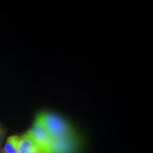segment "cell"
<instances>
[{
  "instance_id": "obj_1",
  "label": "cell",
  "mask_w": 153,
  "mask_h": 153,
  "mask_svg": "<svg viewBox=\"0 0 153 153\" xmlns=\"http://www.w3.org/2000/svg\"><path fill=\"white\" fill-rule=\"evenodd\" d=\"M36 120L45 128L53 142L64 140L74 136L70 123L64 118L53 113H40L36 116Z\"/></svg>"
},
{
  "instance_id": "obj_3",
  "label": "cell",
  "mask_w": 153,
  "mask_h": 153,
  "mask_svg": "<svg viewBox=\"0 0 153 153\" xmlns=\"http://www.w3.org/2000/svg\"><path fill=\"white\" fill-rule=\"evenodd\" d=\"M76 148V140L72 136L64 140L53 142L52 153H74Z\"/></svg>"
},
{
  "instance_id": "obj_2",
  "label": "cell",
  "mask_w": 153,
  "mask_h": 153,
  "mask_svg": "<svg viewBox=\"0 0 153 153\" xmlns=\"http://www.w3.org/2000/svg\"><path fill=\"white\" fill-rule=\"evenodd\" d=\"M26 133L38 148L45 153H52V139L37 120H35L32 127Z\"/></svg>"
},
{
  "instance_id": "obj_5",
  "label": "cell",
  "mask_w": 153,
  "mask_h": 153,
  "mask_svg": "<svg viewBox=\"0 0 153 153\" xmlns=\"http://www.w3.org/2000/svg\"><path fill=\"white\" fill-rule=\"evenodd\" d=\"M19 136L11 135L7 138L1 153H18Z\"/></svg>"
},
{
  "instance_id": "obj_6",
  "label": "cell",
  "mask_w": 153,
  "mask_h": 153,
  "mask_svg": "<svg viewBox=\"0 0 153 153\" xmlns=\"http://www.w3.org/2000/svg\"><path fill=\"white\" fill-rule=\"evenodd\" d=\"M6 135V130L4 127L0 123V147H1V144H2L4 139Z\"/></svg>"
},
{
  "instance_id": "obj_4",
  "label": "cell",
  "mask_w": 153,
  "mask_h": 153,
  "mask_svg": "<svg viewBox=\"0 0 153 153\" xmlns=\"http://www.w3.org/2000/svg\"><path fill=\"white\" fill-rule=\"evenodd\" d=\"M35 145L30 137L25 133L19 136L18 153H28Z\"/></svg>"
},
{
  "instance_id": "obj_7",
  "label": "cell",
  "mask_w": 153,
  "mask_h": 153,
  "mask_svg": "<svg viewBox=\"0 0 153 153\" xmlns=\"http://www.w3.org/2000/svg\"><path fill=\"white\" fill-rule=\"evenodd\" d=\"M28 153H45V152H44L43 150H41V149L38 148L36 145H35V146H34L33 148H32Z\"/></svg>"
}]
</instances>
